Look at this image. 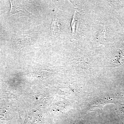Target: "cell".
I'll list each match as a JSON object with an SVG mask.
<instances>
[{
	"label": "cell",
	"mask_w": 124,
	"mask_h": 124,
	"mask_svg": "<svg viewBox=\"0 0 124 124\" xmlns=\"http://www.w3.org/2000/svg\"><path fill=\"white\" fill-rule=\"evenodd\" d=\"M51 28L52 33L53 35H56L60 32V24L57 19L55 18H53Z\"/></svg>",
	"instance_id": "cell-1"
},
{
	"label": "cell",
	"mask_w": 124,
	"mask_h": 124,
	"mask_svg": "<svg viewBox=\"0 0 124 124\" xmlns=\"http://www.w3.org/2000/svg\"><path fill=\"white\" fill-rule=\"evenodd\" d=\"M10 1V3H11V8H10V13L11 14H15L16 13L22 11V10L20 8H16L14 5L12 4L11 1Z\"/></svg>",
	"instance_id": "cell-2"
},
{
	"label": "cell",
	"mask_w": 124,
	"mask_h": 124,
	"mask_svg": "<svg viewBox=\"0 0 124 124\" xmlns=\"http://www.w3.org/2000/svg\"><path fill=\"white\" fill-rule=\"evenodd\" d=\"M121 111L124 115V104H121Z\"/></svg>",
	"instance_id": "cell-3"
}]
</instances>
